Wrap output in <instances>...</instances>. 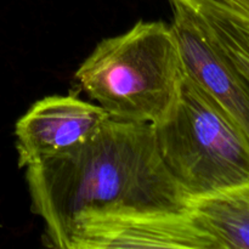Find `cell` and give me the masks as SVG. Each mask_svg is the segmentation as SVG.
<instances>
[{
    "instance_id": "1",
    "label": "cell",
    "mask_w": 249,
    "mask_h": 249,
    "mask_svg": "<svg viewBox=\"0 0 249 249\" xmlns=\"http://www.w3.org/2000/svg\"><path fill=\"white\" fill-rule=\"evenodd\" d=\"M43 242L66 248L78 218L185 211L189 199L163 164L153 125L109 118L85 142L26 168Z\"/></svg>"
},
{
    "instance_id": "8",
    "label": "cell",
    "mask_w": 249,
    "mask_h": 249,
    "mask_svg": "<svg viewBox=\"0 0 249 249\" xmlns=\"http://www.w3.org/2000/svg\"><path fill=\"white\" fill-rule=\"evenodd\" d=\"M219 50L249 88V18L223 11L197 10Z\"/></svg>"
},
{
    "instance_id": "3",
    "label": "cell",
    "mask_w": 249,
    "mask_h": 249,
    "mask_svg": "<svg viewBox=\"0 0 249 249\" xmlns=\"http://www.w3.org/2000/svg\"><path fill=\"white\" fill-rule=\"evenodd\" d=\"M153 133L165 169L189 201L249 180L245 138L186 73L177 105Z\"/></svg>"
},
{
    "instance_id": "6",
    "label": "cell",
    "mask_w": 249,
    "mask_h": 249,
    "mask_svg": "<svg viewBox=\"0 0 249 249\" xmlns=\"http://www.w3.org/2000/svg\"><path fill=\"white\" fill-rule=\"evenodd\" d=\"M109 118L101 106L74 95L38 100L15 125L18 167L27 168L82 145Z\"/></svg>"
},
{
    "instance_id": "7",
    "label": "cell",
    "mask_w": 249,
    "mask_h": 249,
    "mask_svg": "<svg viewBox=\"0 0 249 249\" xmlns=\"http://www.w3.org/2000/svg\"><path fill=\"white\" fill-rule=\"evenodd\" d=\"M187 209L214 249H249V180L190 199Z\"/></svg>"
},
{
    "instance_id": "4",
    "label": "cell",
    "mask_w": 249,
    "mask_h": 249,
    "mask_svg": "<svg viewBox=\"0 0 249 249\" xmlns=\"http://www.w3.org/2000/svg\"><path fill=\"white\" fill-rule=\"evenodd\" d=\"M214 249L189 209L160 213L87 215L78 218L65 249Z\"/></svg>"
},
{
    "instance_id": "9",
    "label": "cell",
    "mask_w": 249,
    "mask_h": 249,
    "mask_svg": "<svg viewBox=\"0 0 249 249\" xmlns=\"http://www.w3.org/2000/svg\"><path fill=\"white\" fill-rule=\"evenodd\" d=\"M195 10H223L249 18V0H170Z\"/></svg>"
},
{
    "instance_id": "2",
    "label": "cell",
    "mask_w": 249,
    "mask_h": 249,
    "mask_svg": "<svg viewBox=\"0 0 249 249\" xmlns=\"http://www.w3.org/2000/svg\"><path fill=\"white\" fill-rule=\"evenodd\" d=\"M74 77L111 118L157 125L177 105L185 68L172 24L139 21L100 41Z\"/></svg>"
},
{
    "instance_id": "5",
    "label": "cell",
    "mask_w": 249,
    "mask_h": 249,
    "mask_svg": "<svg viewBox=\"0 0 249 249\" xmlns=\"http://www.w3.org/2000/svg\"><path fill=\"white\" fill-rule=\"evenodd\" d=\"M172 5L185 73L223 108L249 146V88L224 57L198 12L178 1Z\"/></svg>"
}]
</instances>
